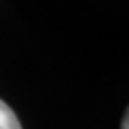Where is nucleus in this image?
I'll list each match as a JSON object with an SVG mask.
<instances>
[{
  "label": "nucleus",
  "instance_id": "nucleus-2",
  "mask_svg": "<svg viewBox=\"0 0 129 129\" xmlns=\"http://www.w3.org/2000/svg\"><path fill=\"white\" fill-rule=\"evenodd\" d=\"M122 129H129V117H127V115L124 117V122H122Z\"/></svg>",
  "mask_w": 129,
  "mask_h": 129
},
{
  "label": "nucleus",
  "instance_id": "nucleus-1",
  "mask_svg": "<svg viewBox=\"0 0 129 129\" xmlns=\"http://www.w3.org/2000/svg\"><path fill=\"white\" fill-rule=\"evenodd\" d=\"M0 129H22L18 117L4 101H0Z\"/></svg>",
  "mask_w": 129,
  "mask_h": 129
}]
</instances>
